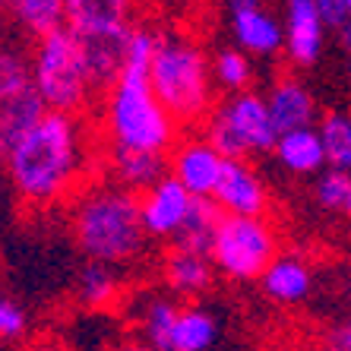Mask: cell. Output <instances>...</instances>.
Wrapping results in <instances>:
<instances>
[{
  "label": "cell",
  "mask_w": 351,
  "mask_h": 351,
  "mask_svg": "<svg viewBox=\"0 0 351 351\" xmlns=\"http://www.w3.org/2000/svg\"><path fill=\"white\" fill-rule=\"evenodd\" d=\"M23 351H70L60 339H51V335H45V339H35V342H29Z\"/></svg>",
  "instance_id": "cell-32"
},
{
  "label": "cell",
  "mask_w": 351,
  "mask_h": 351,
  "mask_svg": "<svg viewBox=\"0 0 351 351\" xmlns=\"http://www.w3.org/2000/svg\"><path fill=\"white\" fill-rule=\"evenodd\" d=\"M29 332V317L13 298L0 294V342H19Z\"/></svg>",
  "instance_id": "cell-29"
},
{
  "label": "cell",
  "mask_w": 351,
  "mask_h": 351,
  "mask_svg": "<svg viewBox=\"0 0 351 351\" xmlns=\"http://www.w3.org/2000/svg\"><path fill=\"white\" fill-rule=\"evenodd\" d=\"M317 203L329 213H345L348 206V196H351V174L348 171H339V168H326L319 171L317 178Z\"/></svg>",
  "instance_id": "cell-28"
},
{
  "label": "cell",
  "mask_w": 351,
  "mask_h": 351,
  "mask_svg": "<svg viewBox=\"0 0 351 351\" xmlns=\"http://www.w3.org/2000/svg\"><path fill=\"white\" fill-rule=\"evenodd\" d=\"M326 23L313 0H285V58L291 66H311L323 51Z\"/></svg>",
  "instance_id": "cell-13"
},
{
  "label": "cell",
  "mask_w": 351,
  "mask_h": 351,
  "mask_svg": "<svg viewBox=\"0 0 351 351\" xmlns=\"http://www.w3.org/2000/svg\"><path fill=\"white\" fill-rule=\"evenodd\" d=\"M317 351H351V319L329 326L326 332L319 335Z\"/></svg>",
  "instance_id": "cell-30"
},
{
  "label": "cell",
  "mask_w": 351,
  "mask_h": 351,
  "mask_svg": "<svg viewBox=\"0 0 351 351\" xmlns=\"http://www.w3.org/2000/svg\"><path fill=\"white\" fill-rule=\"evenodd\" d=\"M29 89H32L29 51L13 45V41H0V105Z\"/></svg>",
  "instance_id": "cell-25"
},
{
  "label": "cell",
  "mask_w": 351,
  "mask_h": 351,
  "mask_svg": "<svg viewBox=\"0 0 351 351\" xmlns=\"http://www.w3.org/2000/svg\"><path fill=\"white\" fill-rule=\"evenodd\" d=\"M7 16L32 41L45 38L64 29V0H7Z\"/></svg>",
  "instance_id": "cell-20"
},
{
  "label": "cell",
  "mask_w": 351,
  "mask_h": 351,
  "mask_svg": "<svg viewBox=\"0 0 351 351\" xmlns=\"http://www.w3.org/2000/svg\"><path fill=\"white\" fill-rule=\"evenodd\" d=\"M215 335H219V323L213 313L196 304H187L178 313V323L168 339V351H209Z\"/></svg>",
  "instance_id": "cell-21"
},
{
  "label": "cell",
  "mask_w": 351,
  "mask_h": 351,
  "mask_svg": "<svg viewBox=\"0 0 351 351\" xmlns=\"http://www.w3.org/2000/svg\"><path fill=\"white\" fill-rule=\"evenodd\" d=\"M105 152H143L168 156L180 139V127L158 101L146 66H123L121 80L98 98L92 111Z\"/></svg>",
  "instance_id": "cell-2"
},
{
  "label": "cell",
  "mask_w": 351,
  "mask_h": 351,
  "mask_svg": "<svg viewBox=\"0 0 351 351\" xmlns=\"http://www.w3.org/2000/svg\"><path fill=\"white\" fill-rule=\"evenodd\" d=\"M111 351H156L149 342H143V339H127V342H121V345H114Z\"/></svg>",
  "instance_id": "cell-33"
},
{
  "label": "cell",
  "mask_w": 351,
  "mask_h": 351,
  "mask_svg": "<svg viewBox=\"0 0 351 351\" xmlns=\"http://www.w3.org/2000/svg\"><path fill=\"white\" fill-rule=\"evenodd\" d=\"M121 272L114 266H105V263H86L80 272V282H76L80 304L92 307V311H101L108 304H114L121 298Z\"/></svg>",
  "instance_id": "cell-23"
},
{
  "label": "cell",
  "mask_w": 351,
  "mask_h": 351,
  "mask_svg": "<svg viewBox=\"0 0 351 351\" xmlns=\"http://www.w3.org/2000/svg\"><path fill=\"white\" fill-rule=\"evenodd\" d=\"M101 174L114 184L143 193L168 174V156H143V152H105L101 156Z\"/></svg>",
  "instance_id": "cell-17"
},
{
  "label": "cell",
  "mask_w": 351,
  "mask_h": 351,
  "mask_svg": "<svg viewBox=\"0 0 351 351\" xmlns=\"http://www.w3.org/2000/svg\"><path fill=\"white\" fill-rule=\"evenodd\" d=\"M348 19H351V0H348Z\"/></svg>",
  "instance_id": "cell-37"
},
{
  "label": "cell",
  "mask_w": 351,
  "mask_h": 351,
  "mask_svg": "<svg viewBox=\"0 0 351 351\" xmlns=\"http://www.w3.org/2000/svg\"><path fill=\"white\" fill-rule=\"evenodd\" d=\"M199 133L225 158H247L250 152H276V143L282 136L272 123L266 95L254 89L219 101L215 111L199 127Z\"/></svg>",
  "instance_id": "cell-6"
},
{
  "label": "cell",
  "mask_w": 351,
  "mask_h": 351,
  "mask_svg": "<svg viewBox=\"0 0 351 351\" xmlns=\"http://www.w3.org/2000/svg\"><path fill=\"white\" fill-rule=\"evenodd\" d=\"M213 203L225 215H266L269 190L247 158H225V171L219 178Z\"/></svg>",
  "instance_id": "cell-11"
},
{
  "label": "cell",
  "mask_w": 351,
  "mask_h": 351,
  "mask_svg": "<svg viewBox=\"0 0 351 351\" xmlns=\"http://www.w3.org/2000/svg\"><path fill=\"white\" fill-rule=\"evenodd\" d=\"M342 215H348V219H351V196H348V206H345V213Z\"/></svg>",
  "instance_id": "cell-36"
},
{
  "label": "cell",
  "mask_w": 351,
  "mask_h": 351,
  "mask_svg": "<svg viewBox=\"0 0 351 351\" xmlns=\"http://www.w3.org/2000/svg\"><path fill=\"white\" fill-rule=\"evenodd\" d=\"M45 114H48V108L32 89L0 105V165H7L13 149L23 143L25 133L32 130Z\"/></svg>",
  "instance_id": "cell-18"
},
{
  "label": "cell",
  "mask_w": 351,
  "mask_h": 351,
  "mask_svg": "<svg viewBox=\"0 0 351 351\" xmlns=\"http://www.w3.org/2000/svg\"><path fill=\"white\" fill-rule=\"evenodd\" d=\"M266 101H269V114L278 133L304 130L317 121V101H313L311 89L294 76H282L278 82H272Z\"/></svg>",
  "instance_id": "cell-14"
},
{
  "label": "cell",
  "mask_w": 351,
  "mask_h": 351,
  "mask_svg": "<svg viewBox=\"0 0 351 351\" xmlns=\"http://www.w3.org/2000/svg\"><path fill=\"white\" fill-rule=\"evenodd\" d=\"M319 136L326 146V165L351 174V114L329 111L319 121Z\"/></svg>",
  "instance_id": "cell-26"
},
{
  "label": "cell",
  "mask_w": 351,
  "mask_h": 351,
  "mask_svg": "<svg viewBox=\"0 0 351 351\" xmlns=\"http://www.w3.org/2000/svg\"><path fill=\"white\" fill-rule=\"evenodd\" d=\"M180 307L171 298H149L139 307V339L149 342L156 351H168V339L178 323Z\"/></svg>",
  "instance_id": "cell-24"
},
{
  "label": "cell",
  "mask_w": 351,
  "mask_h": 351,
  "mask_svg": "<svg viewBox=\"0 0 351 351\" xmlns=\"http://www.w3.org/2000/svg\"><path fill=\"white\" fill-rule=\"evenodd\" d=\"M3 168L29 213L70 206L101 174V143L92 114L48 111L25 133Z\"/></svg>",
  "instance_id": "cell-1"
},
{
  "label": "cell",
  "mask_w": 351,
  "mask_h": 351,
  "mask_svg": "<svg viewBox=\"0 0 351 351\" xmlns=\"http://www.w3.org/2000/svg\"><path fill=\"white\" fill-rule=\"evenodd\" d=\"M278 231L266 215H225L213 237V266L215 272L234 278V282H250L263 278L269 263L278 256Z\"/></svg>",
  "instance_id": "cell-7"
},
{
  "label": "cell",
  "mask_w": 351,
  "mask_h": 351,
  "mask_svg": "<svg viewBox=\"0 0 351 351\" xmlns=\"http://www.w3.org/2000/svg\"><path fill=\"white\" fill-rule=\"evenodd\" d=\"M231 32L244 54L250 51L256 58H276L278 51H285V25L276 23L260 0H231Z\"/></svg>",
  "instance_id": "cell-12"
},
{
  "label": "cell",
  "mask_w": 351,
  "mask_h": 351,
  "mask_svg": "<svg viewBox=\"0 0 351 351\" xmlns=\"http://www.w3.org/2000/svg\"><path fill=\"white\" fill-rule=\"evenodd\" d=\"M213 76H215V86H219V89L237 95V92H247L254 70H250V60H247L244 51L225 48L213 58Z\"/></svg>",
  "instance_id": "cell-27"
},
{
  "label": "cell",
  "mask_w": 351,
  "mask_h": 351,
  "mask_svg": "<svg viewBox=\"0 0 351 351\" xmlns=\"http://www.w3.org/2000/svg\"><path fill=\"white\" fill-rule=\"evenodd\" d=\"M335 32H339V41H342V51H345V54H348V58H351V19H348V23H345V25H339Z\"/></svg>",
  "instance_id": "cell-34"
},
{
  "label": "cell",
  "mask_w": 351,
  "mask_h": 351,
  "mask_svg": "<svg viewBox=\"0 0 351 351\" xmlns=\"http://www.w3.org/2000/svg\"><path fill=\"white\" fill-rule=\"evenodd\" d=\"M276 156L291 174H319L326 171V146L319 136V127H304V130L282 133L276 143Z\"/></svg>",
  "instance_id": "cell-19"
},
{
  "label": "cell",
  "mask_w": 351,
  "mask_h": 351,
  "mask_svg": "<svg viewBox=\"0 0 351 351\" xmlns=\"http://www.w3.org/2000/svg\"><path fill=\"white\" fill-rule=\"evenodd\" d=\"M162 278H165V285L171 288L174 294H180V298H199L215 282L213 256L168 247V254L162 260Z\"/></svg>",
  "instance_id": "cell-15"
},
{
  "label": "cell",
  "mask_w": 351,
  "mask_h": 351,
  "mask_svg": "<svg viewBox=\"0 0 351 351\" xmlns=\"http://www.w3.org/2000/svg\"><path fill=\"white\" fill-rule=\"evenodd\" d=\"M221 221V209L213 199H193V209H190L184 228L178 231V237L171 241V247L178 250H190V254H206L213 250V237L215 228Z\"/></svg>",
  "instance_id": "cell-22"
},
{
  "label": "cell",
  "mask_w": 351,
  "mask_h": 351,
  "mask_svg": "<svg viewBox=\"0 0 351 351\" xmlns=\"http://www.w3.org/2000/svg\"><path fill=\"white\" fill-rule=\"evenodd\" d=\"M29 64H32V92L45 101L48 111L82 117L95 111L98 92L82 58V45L66 25L32 41Z\"/></svg>",
  "instance_id": "cell-5"
},
{
  "label": "cell",
  "mask_w": 351,
  "mask_h": 351,
  "mask_svg": "<svg viewBox=\"0 0 351 351\" xmlns=\"http://www.w3.org/2000/svg\"><path fill=\"white\" fill-rule=\"evenodd\" d=\"M193 199L196 196H190L187 187L178 184L171 174H165L158 184L143 190V193H139V213H143V228H146V234L171 244L174 237H178V231L184 228L190 209H193Z\"/></svg>",
  "instance_id": "cell-9"
},
{
  "label": "cell",
  "mask_w": 351,
  "mask_h": 351,
  "mask_svg": "<svg viewBox=\"0 0 351 351\" xmlns=\"http://www.w3.org/2000/svg\"><path fill=\"white\" fill-rule=\"evenodd\" d=\"M221 171H225V156L199 130L180 133L174 149L168 152V174L184 184L196 199H213Z\"/></svg>",
  "instance_id": "cell-8"
},
{
  "label": "cell",
  "mask_w": 351,
  "mask_h": 351,
  "mask_svg": "<svg viewBox=\"0 0 351 351\" xmlns=\"http://www.w3.org/2000/svg\"><path fill=\"white\" fill-rule=\"evenodd\" d=\"M313 3H317L323 23L332 25V29L348 23V0H313Z\"/></svg>",
  "instance_id": "cell-31"
},
{
  "label": "cell",
  "mask_w": 351,
  "mask_h": 351,
  "mask_svg": "<svg viewBox=\"0 0 351 351\" xmlns=\"http://www.w3.org/2000/svg\"><path fill=\"white\" fill-rule=\"evenodd\" d=\"M70 231L89 263L130 266L146 254L149 234L143 228L139 193L98 174L70 203Z\"/></svg>",
  "instance_id": "cell-3"
},
{
  "label": "cell",
  "mask_w": 351,
  "mask_h": 351,
  "mask_svg": "<svg viewBox=\"0 0 351 351\" xmlns=\"http://www.w3.org/2000/svg\"><path fill=\"white\" fill-rule=\"evenodd\" d=\"M149 82L180 130H199L219 105L213 60L206 58L203 45L190 35L158 32Z\"/></svg>",
  "instance_id": "cell-4"
},
{
  "label": "cell",
  "mask_w": 351,
  "mask_h": 351,
  "mask_svg": "<svg viewBox=\"0 0 351 351\" xmlns=\"http://www.w3.org/2000/svg\"><path fill=\"white\" fill-rule=\"evenodd\" d=\"M266 298L276 304H301L307 301V294L313 288V269L307 266V260L291 254H278L269 263V269L260 278Z\"/></svg>",
  "instance_id": "cell-16"
},
{
  "label": "cell",
  "mask_w": 351,
  "mask_h": 351,
  "mask_svg": "<svg viewBox=\"0 0 351 351\" xmlns=\"http://www.w3.org/2000/svg\"><path fill=\"white\" fill-rule=\"evenodd\" d=\"M139 0H64V25L76 38L123 35L136 25Z\"/></svg>",
  "instance_id": "cell-10"
},
{
  "label": "cell",
  "mask_w": 351,
  "mask_h": 351,
  "mask_svg": "<svg viewBox=\"0 0 351 351\" xmlns=\"http://www.w3.org/2000/svg\"><path fill=\"white\" fill-rule=\"evenodd\" d=\"M0 16H7V0H0Z\"/></svg>",
  "instance_id": "cell-35"
}]
</instances>
